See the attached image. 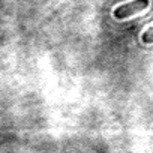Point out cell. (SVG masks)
<instances>
[{"label":"cell","mask_w":153,"mask_h":153,"mask_svg":"<svg viewBox=\"0 0 153 153\" xmlns=\"http://www.w3.org/2000/svg\"><path fill=\"white\" fill-rule=\"evenodd\" d=\"M149 8V0H132L129 3L120 5L114 9V18L125 20L128 17H132L137 12H141Z\"/></svg>","instance_id":"obj_1"},{"label":"cell","mask_w":153,"mask_h":153,"mask_svg":"<svg viewBox=\"0 0 153 153\" xmlns=\"http://www.w3.org/2000/svg\"><path fill=\"white\" fill-rule=\"evenodd\" d=\"M141 39H143V42H144L146 45H149V44H153V26L144 30V33H143Z\"/></svg>","instance_id":"obj_2"}]
</instances>
